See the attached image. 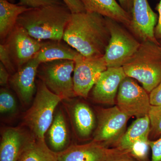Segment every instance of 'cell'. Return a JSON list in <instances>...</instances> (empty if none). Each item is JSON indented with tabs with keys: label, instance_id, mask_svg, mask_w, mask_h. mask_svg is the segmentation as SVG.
Instances as JSON below:
<instances>
[{
	"label": "cell",
	"instance_id": "6da1fadb",
	"mask_svg": "<svg viewBox=\"0 0 161 161\" xmlns=\"http://www.w3.org/2000/svg\"><path fill=\"white\" fill-rule=\"evenodd\" d=\"M110 38L106 18L86 11L72 14L63 40L84 57L99 58L104 54Z\"/></svg>",
	"mask_w": 161,
	"mask_h": 161
},
{
	"label": "cell",
	"instance_id": "7a4b0ae2",
	"mask_svg": "<svg viewBox=\"0 0 161 161\" xmlns=\"http://www.w3.org/2000/svg\"><path fill=\"white\" fill-rule=\"evenodd\" d=\"M71 14L62 3L30 8L20 15L17 23L37 40H62Z\"/></svg>",
	"mask_w": 161,
	"mask_h": 161
},
{
	"label": "cell",
	"instance_id": "3957f363",
	"mask_svg": "<svg viewBox=\"0 0 161 161\" xmlns=\"http://www.w3.org/2000/svg\"><path fill=\"white\" fill-rule=\"evenodd\" d=\"M127 77L140 82L149 94L161 82V46L152 41L141 42L135 53L123 65Z\"/></svg>",
	"mask_w": 161,
	"mask_h": 161
},
{
	"label": "cell",
	"instance_id": "277c9868",
	"mask_svg": "<svg viewBox=\"0 0 161 161\" xmlns=\"http://www.w3.org/2000/svg\"><path fill=\"white\" fill-rule=\"evenodd\" d=\"M36 85L34 98L31 106L23 114L21 125L29 130L36 139L45 141L47 131L63 99L50 91L40 79Z\"/></svg>",
	"mask_w": 161,
	"mask_h": 161
},
{
	"label": "cell",
	"instance_id": "5b68a950",
	"mask_svg": "<svg viewBox=\"0 0 161 161\" xmlns=\"http://www.w3.org/2000/svg\"><path fill=\"white\" fill-rule=\"evenodd\" d=\"M110 38L103 58L109 67H121L135 53L141 42L115 20L106 18Z\"/></svg>",
	"mask_w": 161,
	"mask_h": 161
},
{
	"label": "cell",
	"instance_id": "8992f818",
	"mask_svg": "<svg viewBox=\"0 0 161 161\" xmlns=\"http://www.w3.org/2000/svg\"><path fill=\"white\" fill-rule=\"evenodd\" d=\"M74 60H60L41 63L37 76L50 91L63 99L75 98Z\"/></svg>",
	"mask_w": 161,
	"mask_h": 161
},
{
	"label": "cell",
	"instance_id": "52a82bcc",
	"mask_svg": "<svg viewBox=\"0 0 161 161\" xmlns=\"http://www.w3.org/2000/svg\"><path fill=\"white\" fill-rule=\"evenodd\" d=\"M97 125L92 141L106 146L118 143L125 132L130 116L117 106L97 109Z\"/></svg>",
	"mask_w": 161,
	"mask_h": 161
},
{
	"label": "cell",
	"instance_id": "ba28073f",
	"mask_svg": "<svg viewBox=\"0 0 161 161\" xmlns=\"http://www.w3.org/2000/svg\"><path fill=\"white\" fill-rule=\"evenodd\" d=\"M116 102L122 112L136 118L149 115L151 106L149 93L133 78L127 76L119 86Z\"/></svg>",
	"mask_w": 161,
	"mask_h": 161
},
{
	"label": "cell",
	"instance_id": "9c48e42d",
	"mask_svg": "<svg viewBox=\"0 0 161 161\" xmlns=\"http://www.w3.org/2000/svg\"><path fill=\"white\" fill-rule=\"evenodd\" d=\"M75 62L74 92L76 97L86 98L102 73L108 67L103 57L87 58L80 54Z\"/></svg>",
	"mask_w": 161,
	"mask_h": 161
},
{
	"label": "cell",
	"instance_id": "30bf717a",
	"mask_svg": "<svg viewBox=\"0 0 161 161\" xmlns=\"http://www.w3.org/2000/svg\"><path fill=\"white\" fill-rule=\"evenodd\" d=\"M75 98L63 99L61 103L76 138L86 140L95 132L97 118L87 104Z\"/></svg>",
	"mask_w": 161,
	"mask_h": 161
},
{
	"label": "cell",
	"instance_id": "8fae6325",
	"mask_svg": "<svg viewBox=\"0 0 161 161\" xmlns=\"http://www.w3.org/2000/svg\"><path fill=\"white\" fill-rule=\"evenodd\" d=\"M3 43L7 47L17 70L34 58L43 41L32 37L17 23Z\"/></svg>",
	"mask_w": 161,
	"mask_h": 161
},
{
	"label": "cell",
	"instance_id": "7c38bea8",
	"mask_svg": "<svg viewBox=\"0 0 161 161\" xmlns=\"http://www.w3.org/2000/svg\"><path fill=\"white\" fill-rule=\"evenodd\" d=\"M131 16L129 29L136 37L140 42L149 40L160 44L154 34L158 15L147 0H133Z\"/></svg>",
	"mask_w": 161,
	"mask_h": 161
},
{
	"label": "cell",
	"instance_id": "4fadbf2b",
	"mask_svg": "<svg viewBox=\"0 0 161 161\" xmlns=\"http://www.w3.org/2000/svg\"><path fill=\"white\" fill-rule=\"evenodd\" d=\"M40 64L33 58L10 76L9 84L23 106H29L34 98L37 89L36 77Z\"/></svg>",
	"mask_w": 161,
	"mask_h": 161
},
{
	"label": "cell",
	"instance_id": "5bb4252c",
	"mask_svg": "<svg viewBox=\"0 0 161 161\" xmlns=\"http://www.w3.org/2000/svg\"><path fill=\"white\" fill-rule=\"evenodd\" d=\"M35 137L22 125L5 127L1 133L0 161H18Z\"/></svg>",
	"mask_w": 161,
	"mask_h": 161
},
{
	"label": "cell",
	"instance_id": "9a60e30c",
	"mask_svg": "<svg viewBox=\"0 0 161 161\" xmlns=\"http://www.w3.org/2000/svg\"><path fill=\"white\" fill-rule=\"evenodd\" d=\"M126 77L122 67L108 68L91 91L93 100L103 104H115L119 88Z\"/></svg>",
	"mask_w": 161,
	"mask_h": 161
},
{
	"label": "cell",
	"instance_id": "2e32d148",
	"mask_svg": "<svg viewBox=\"0 0 161 161\" xmlns=\"http://www.w3.org/2000/svg\"><path fill=\"white\" fill-rule=\"evenodd\" d=\"M119 149L117 147L108 148L93 141L86 144H72L58 153V161H107Z\"/></svg>",
	"mask_w": 161,
	"mask_h": 161
},
{
	"label": "cell",
	"instance_id": "e0dca14e",
	"mask_svg": "<svg viewBox=\"0 0 161 161\" xmlns=\"http://www.w3.org/2000/svg\"><path fill=\"white\" fill-rule=\"evenodd\" d=\"M68 122L63 106H58L53 122L45 136L47 146L56 153L64 151L72 145Z\"/></svg>",
	"mask_w": 161,
	"mask_h": 161
},
{
	"label": "cell",
	"instance_id": "ac0fdd59",
	"mask_svg": "<svg viewBox=\"0 0 161 161\" xmlns=\"http://www.w3.org/2000/svg\"><path fill=\"white\" fill-rule=\"evenodd\" d=\"M86 11L98 13L130 28L131 14L120 6L116 0H80Z\"/></svg>",
	"mask_w": 161,
	"mask_h": 161
},
{
	"label": "cell",
	"instance_id": "d6986e66",
	"mask_svg": "<svg viewBox=\"0 0 161 161\" xmlns=\"http://www.w3.org/2000/svg\"><path fill=\"white\" fill-rule=\"evenodd\" d=\"M62 40L43 42L41 48L34 58L40 64L60 60L75 61L80 53L66 42L63 43Z\"/></svg>",
	"mask_w": 161,
	"mask_h": 161
},
{
	"label": "cell",
	"instance_id": "ffe728a7",
	"mask_svg": "<svg viewBox=\"0 0 161 161\" xmlns=\"http://www.w3.org/2000/svg\"><path fill=\"white\" fill-rule=\"evenodd\" d=\"M30 9L22 5L0 0V39L3 43L17 23L19 16Z\"/></svg>",
	"mask_w": 161,
	"mask_h": 161
},
{
	"label": "cell",
	"instance_id": "44dd1931",
	"mask_svg": "<svg viewBox=\"0 0 161 161\" xmlns=\"http://www.w3.org/2000/svg\"><path fill=\"white\" fill-rule=\"evenodd\" d=\"M150 132L149 115L136 118L128 128L117 144V147L127 151L136 142L148 140Z\"/></svg>",
	"mask_w": 161,
	"mask_h": 161
},
{
	"label": "cell",
	"instance_id": "7402d4cb",
	"mask_svg": "<svg viewBox=\"0 0 161 161\" xmlns=\"http://www.w3.org/2000/svg\"><path fill=\"white\" fill-rule=\"evenodd\" d=\"M18 161H58V153L50 149L45 141L35 138Z\"/></svg>",
	"mask_w": 161,
	"mask_h": 161
},
{
	"label": "cell",
	"instance_id": "603a6c76",
	"mask_svg": "<svg viewBox=\"0 0 161 161\" xmlns=\"http://www.w3.org/2000/svg\"><path fill=\"white\" fill-rule=\"evenodd\" d=\"M19 112V105L13 92L6 87L0 90V113L3 116L14 117Z\"/></svg>",
	"mask_w": 161,
	"mask_h": 161
},
{
	"label": "cell",
	"instance_id": "cb8c5ba5",
	"mask_svg": "<svg viewBox=\"0 0 161 161\" xmlns=\"http://www.w3.org/2000/svg\"><path fill=\"white\" fill-rule=\"evenodd\" d=\"M150 149L149 140L136 142L127 150L132 157L137 161H148Z\"/></svg>",
	"mask_w": 161,
	"mask_h": 161
},
{
	"label": "cell",
	"instance_id": "d4e9b609",
	"mask_svg": "<svg viewBox=\"0 0 161 161\" xmlns=\"http://www.w3.org/2000/svg\"><path fill=\"white\" fill-rule=\"evenodd\" d=\"M150 132L153 138L161 136V105L152 106L149 113Z\"/></svg>",
	"mask_w": 161,
	"mask_h": 161
},
{
	"label": "cell",
	"instance_id": "484cf974",
	"mask_svg": "<svg viewBox=\"0 0 161 161\" xmlns=\"http://www.w3.org/2000/svg\"><path fill=\"white\" fill-rule=\"evenodd\" d=\"M0 60L1 63L5 66L10 75L15 73L17 69L15 66L11 56L7 47L4 43L0 44Z\"/></svg>",
	"mask_w": 161,
	"mask_h": 161
},
{
	"label": "cell",
	"instance_id": "4316f807",
	"mask_svg": "<svg viewBox=\"0 0 161 161\" xmlns=\"http://www.w3.org/2000/svg\"><path fill=\"white\" fill-rule=\"evenodd\" d=\"M20 5L27 8H36L42 6L62 4L60 0H19Z\"/></svg>",
	"mask_w": 161,
	"mask_h": 161
},
{
	"label": "cell",
	"instance_id": "83f0119b",
	"mask_svg": "<svg viewBox=\"0 0 161 161\" xmlns=\"http://www.w3.org/2000/svg\"><path fill=\"white\" fill-rule=\"evenodd\" d=\"M149 144L152 153L150 161H161V136L156 140H149Z\"/></svg>",
	"mask_w": 161,
	"mask_h": 161
},
{
	"label": "cell",
	"instance_id": "f1b7e54d",
	"mask_svg": "<svg viewBox=\"0 0 161 161\" xmlns=\"http://www.w3.org/2000/svg\"><path fill=\"white\" fill-rule=\"evenodd\" d=\"M72 14L86 11L83 4L80 0H62Z\"/></svg>",
	"mask_w": 161,
	"mask_h": 161
},
{
	"label": "cell",
	"instance_id": "f546056e",
	"mask_svg": "<svg viewBox=\"0 0 161 161\" xmlns=\"http://www.w3.org/2000/svg\"><path fill=\"white\" fill-rule=\"evenodd\" d=\"M107 161H136V160L132 157L127 151L119 149L115 154L112 155Z\"/></svg>",
	"mask_w": 161,
	"mask_h": 161
},
{
	"label": "cell",
	"instance_id": "4dcf8cb0",
	"mask_svg": "<svg viewBox=\"0 0 161 161\" xmlns=\"http://www.w3.org/2000/svg\"><path fill=\"white\" fill-rule=\"evenodd\" d=\"M151 105H161V82L149 94Z\"/></svg>",
	"mask_w": 161,
	"mask_h": 161
},
{
	"label": "cell",
	"instance_id": "1f68e13d",
	"mask_svg": "<svg viewBox=\"0 0 161 161\" xmlns=\"http://www.w3.org/2000/svg\"><path fill=\"white\" fill-rule=\"evenodd\" d=\"M10 74L5 66L0 62V85L2 87H6L9 84Z\"/></svg>",
	"mask_w": 161,
	"mask_h": 161
},
{
	"label": "cell",
	"instance_id": "d6a6232c",
	"mask_svg": "<svg viewBox=\"0 0 161 161\" xmlns=\"http://www.w3.org/2000/svg\"><path fill=\"white\" fill-rule=\"evenodd\" d=\"M156 10L158 12V20L154 30L155 38L158 41L161 40V0H160L155 8Z\"/></svg>",
	"mask_w": 161,
	"mask_h": 161
},
{
	"label": "cell",
	"instance_id": "836d02e7",
	"mask_svg": "<svg viewBox=\"0 0 161 161\" xmlns=\"http://www.w3.org/2000/svg\"><path fill=\"white\" fill-rule=\"evenodd\" d=\"M120 6L131 14L133 0H117Z\"/></svg>",
	"mask_w": 161,
	"mask_h": 161
},
{
	"label": "cell",
	"instance_id": "e575fe53",
	"mask_svg": "<svg viewBox=\"0 0 161 161\" xmlns=\"http://www.w3.org/2000/svg\"><path fill=\"white\" fill-rule=\"evenodd\" d=\"M7 1H9L10 3V2H12L13 0H7Z\"/></svg>",
	"mask_w": 161,
	"mask_h": 161
},
{
	"label": "cell",
	"instance_id": "d590c367",
	"mask_svg": "<svg viewBox=\"0 0 161 161\" xmlns=\"http://www.w3.org/2000/svg\"><path fill=\"white\" fill-rule=\"evenodd\" d=\"M159 42L160 44V46H161V40L159 41Z\"/></svg>",
	"mask_w": 161,
	"mask_h": 161
}]
</instances>
